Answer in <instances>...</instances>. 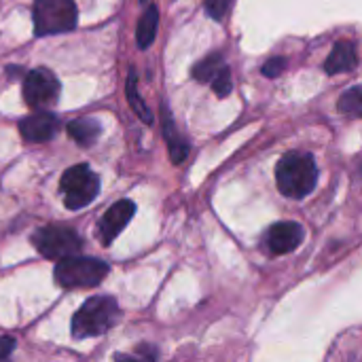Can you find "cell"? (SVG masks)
Instances as JSON below:
<instances>
[{"instance_id": "obj_1", "label": "cell", "mask_w": 362, "mask_h": 362, "mask_svg": "<svg viewBox=\"0 0 362 362\" xmlns=\"http://www.w3.org/2000/svg\"><path fill=\"white\" fill-rule=\"evenodd\" d=\"M318 182V168L310 153L291 151L276 165V185L282 195L293 199L308 197Z\"/></svg>"}, {"instance_id": "obj_2", "label": "cell", "mask_w": 362, "mask_h": 362, "mask_svg": "<svg viewBox=\"0 0 362 362\" xmlns=\"http://www.w3.org/2000/svg\"><path fill=\"white\" fill-rule=\"evenodd\" d=\"M119 320V303L115 297H91L72 316V335L76 339L104 335Z\"/></svg>"}, {"instance_id": "obj_3", "label": "cell", "mask_w": 362, "mask_h": 362, "mask_svg": "<svg viewBox=\"0 0 362 362\" xmlns=\"http://www.w3.org/2000/svg\"><path fill=\"white\" fill-rule=\"evenodd\" d=\"M110 267L95 259V257H68L57 261L55 265V282L66 288V291H74V288H93L98 286L106 276H108Z\"/></svg>"}, {"instance_id": "obj_4", "label": "cell", "mask_w": 362, "mask_h": 362, "mask_svg": "<svg viewBox=\"0 0 362 362\" xmlns=\"http://www.w3.org/2000/svg\"><path fill=\"white\" fill-rule=\"evenodd\" d=\"M59 191H62L64 206L68 210H83L98 197L100 176L91 172V168L85 163L72 165L70 170L64 172L59 180Z\"/></svg>"}, {"instance_id": "obj_5", "label": "cell", "mask_w": 362, "mask_h": 362, "mask_svg": "<svg viewBox=\"0 0 362 362\" xmlns=\"http://www.w3.org/2000/svg\"><path fill=\"white\" fill-rule=\"evenodd\" d=\"M34 248L51 261H62L74 257L83 250V240L76 231L64 225H45L32 233Z\"/></svg>"}, {"instance_id": "obj_6", "label": "cell", "mask_w": 362, "mask_h": 362, "mask_svg": "<svg viewBox=\"0 0 362 362\" xmlns=\"http://www.w3.org/2000/svg\"><path fill=\"white\" fill-rule=\"evenodd\" d=\"M76 25L74 0H36L34 2V30L38 36L70 32Z\"/></svg>"}, {"instance_id": "obj_7", "label": "cell", "mask_w": 362, "mask_h": 362, "mask_svg": "<svg viewBox=\"0 0 362 362\" xmlns=\"http://www.w3.org/2000/svg\"><path fill=\"white\" fill-rule=\"evenodd\" d=\"M59 95V81L47 68H36L25 74L23 81V100L32 108H49L57 102Z\"/></svg>"}, {"instance_id": "obj_8", "label": "cell", "mask_w": 362, "mask_h": 362, "mask_svg": "<svg viewBox=\"0 0 362 362\" xmlns=\"http://www.w3.org/2000/svg\"><path fill=\"white\" fill-rule=\"evenodd\" d=\"M134 214H136V204L134 202L121 199V202L112 204L98 223V238L102 240V244L110 246L117 240V235L127 227V223L134 218Z\"/></svg>"}, {"instance_id": "obj_9", "label": "cell", "mask_w": 362, "mask_h": 362, "mask_svg": "<svg viewBox=\"0 0 362 362\" xmlns=\"http://www.w3.org/2000/svg\"><path fill=\"white\" fill-rule=\"evenodd\" d=\"M303 238H305V231L299 223L282 221V223H276L269 227V231L265 235V244L274 255H288L295 248H299Z\"/></svg>"}, {"instance_id": "obj_10", "label": "cell", "mask_w": 362, "mask_h": 362, "mask_svg": "<svg viewBox=\"0 0 362 362\" xmlns=\"http://www.w3.org/2000/svg\"><path fill=\"white\" fill-rule=\"evenodd\" d=\"M19 132L28 142H47L57 132V119L51 112H34L19 123Z\"/></svg>"}, {"instance_id": "obj_11", "label": "cell", "mask_w": 362, "mask_h": 362, "mask_svg": "<svg viewBox=\"0 0 362 362\" xmlns=\"http://www.w3.org/2000/svg\"><path fill=\"white\" fill-rule=\"evenodd\" d=\"M356 66V51L352 47V42H337L335 49L331 51V55L325 62V72L327 74H339V72H348Z\"/></svg>"}, {"instance_id": "obj_12", "label": "cell", "mask_w": 362, "mask_h": 362, "mask_svg": "<svg viewBox=\"0 0 362 362\" xmlns=\"http://www.w3.org/2000/svg\"><path fill=\"white\" fill-rule=\"evenodd\" d=\"M163 136H165V142H168V151H170V157L174 163H182L189 155V142L178 134L170 112L163 108Z\"/></svg>"}, {"instance_id": "obj_13", "label": "cell", "mask_w": 362, "mask_h": 362, "mask_svg": "<svg viewBox=\"0 0 362 362\" xmlns=\"http://www.w3.org/2000/svg\"><path fill=\"white\" fill-rule=\"evenodd\" d=\"M157 25H159V8L155 4H151L144 11V15L140 17V21H138L136 36H138V47L140 49H146V47L153 45L155 34H157Z\"/></svg>"}, {"instance_id": "obj_14", "label": "cell", "mask_w": 362, "mask_h": 362, "mask_svg": "<svg viewBox=\"0 0 362 362\" xmlns=\"http://www.w3.org/2000/svg\"><path fill=\"white\" fill-rule=\"evenodd\" d=\"M102 127L95 119H78V121H72L68 125V134L81 144V146H91L98 136H100Z\"/></svg>"}, {"instance_id": "obj_15", "label": "cell", "mask_w": 362, "mask_h": 362, "mask_svg": "<svg viewBox=\"0 0 362 362\" xmlns=\"http://www.w3.org/2000/svg\"><path fill=\"white\" fill-rule=\"evenodd\" d=\"M223 68H225V62L221 53H210L208 57H204L202 62L193 66V78L199 83H212Z\"/></svg>"}, {"instance_id": "obj_16", "label": "cell", "mask_w": 362, "mask_h": 362, "mask_svg": "<svg viewBox=\"0 0 362 362\" xmlns=\"http://www.w3.org/2000/svg\"><path fill=\"white\" fill-rule=\"evenodd\" d=\"M125 93H127V100H129V106L134 108V112L144 121V123H153V112L146 108V104L142 102L140 93H138V87H136V72L129 70V76H127V85H125Z\"/></svg>"}, {"instance_id": "obj_17", "label": "cell", "mask_w": 362, "mask_h": 362, "mask_svg": "<svg viewBox=\"0 0 362 362\" xmlns=\"http://www.w3.org/2000/svg\"><path fill=\"white\" fill-rule=\"evenodd\" d=\"M339 112L344 115H361L362 112V85L350 87L346 93H341L339 102H337Z\"/></svg>"}, {"instance_id": "obj_18", "label": "cell", "mask_w": 362, "mask_h": 362, "mask_svg": "<svg viewBox=\"0 0 362 362\" xmlns=\"http://www.w3.org/2000/svg\"><path fill=\"white\" fill-rule=\"evenodd\" d=\"M115 362H157V350L148 344H142L132 354H115Z\"/></svg>"}, {"instance_id": "obj_19", "label": "cell", "mask_w": 362, "mask_h": 362, "mask_svg": "<svg viewBox=\"0 0 362 362\" xmlns=\"http://www.w3.org/2000/svg\"><path fill=\"white\" fill-rule=\"evenodd\" d=\"M212 89H214V93H216L218 98H227V95L231 93L233 83H231V70H229V66H225V68L216 74V78L212 81Z\"/></svg>"}, {"instance_id": "obj_20", "label": "cell", "mask_w": 362, "mask_h": 362, "mask_svg": "<svg viewBox=\"0 0 362 362\" xmlns=\"http://www.w3.org/2000/svg\"><path fill=\"white\" fill-rule=\"evenodd\" d=\"M231 2H233V0H206V13H208V17L221 21V19L227 15Z\"/></svg>"}, {"instance_id": "obj_21", "label": "cell", "mask_w": 362, "mask_h": 362, "mask_svg": "<svg viewBox=\"0 0 362 362\" xmlns=\"http://www.w3.org/2000/svg\"><path fill=\"white\" fill-rule=\"evenodd\" d=\"M284 66H286V59H284V57H272V59L265 62L263 74H265L267 78H276V76L284 70Z\"/></svg>"}, {"instance_id": "obj_22", "label": "cell", "mask_w": 362, "mask_h": 362, "mask_svg": "<svg viewBox=\"0 0 362 362\" xmlns=\"http://www.w3.org/2000/svg\"><path fill=\"white\" fill-rule=\"evenodd\" d=\"M15 350L13 337H0V362H11V354Z\"/></svg>"}, {"instance_id": "obj_23", "label": "cell", "mask_w": 362, "mask_h": 362, "mask_svg": "<svg viewBox=\"0 0 362 362\" xmlns=\"http://www.w3.org/2000/svg\"><path fill=\"white\" fill-rule=\"evenodd\" d=\"M361 176H362V165H361Z\"/></svg>"}]
</instances>
